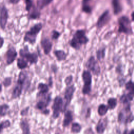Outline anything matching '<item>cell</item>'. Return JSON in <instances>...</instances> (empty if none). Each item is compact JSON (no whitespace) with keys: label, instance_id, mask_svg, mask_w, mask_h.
Instances as JSON below:
<instances>
[{"label":"cell","instance_id":"obj_25","mask_svg":"<svg viewBox=\"0 0 134 134\" xmlns=\"http://www.w3.org/2000/svg\"><path fill=\"white\" fill-rule=\"evenodd\" d=\"M17 66L18 69L23 70L28 66V62L23 58H18L17 59Z\"/></svg>","mask_w":134,"mask_h":134},{"label":"cell","instance_id":"obj_39","mask_svg":"<svg viewBox=\"0 0 134 134\" xmlns=\"http://www.w3.org/2000/svg\"><path fill=\"white\" fill-rule=\"evenodd\" d=\"M8 2L9 3H11L13 4H17L20 2V0H9Z\"/></svg>","mask_w":134,"mask_h":134},{"label":"cell","instance_id":"obj_1","mask_svg":"<svg viewBox=\"0 0 134 134\" xmlns=\"http://www.w3.org/2000/svg\"><path fill=\"white\" fill-rule=\"evenodd\" d=\"M31 79L29 73L26 71H20L18 75V79L12 93V98L16 99L19 98L22 94L23 91L26 92L30 88Z\"/></svg>","mask_w":134,"mask_h":134},{"label":"cell","instance_id":"obj_23","mask_svg":"<svg viewBox=\"0 0 134 134\" xmlns=\"http://www.w3.org/2000/svg\"><path fill=\"white\" fill-rule=\"evenodd\" d=\"M108 109L109 108L107 105L104 104H100L98 106L97 113L99 116H104L107 114Z\"/></svg>","mask_w":134,"mask_h":134},{"label":"cell","instance_id":"obj_15","mask_svg":"<svg viewBox=\"0 0 134 134\" xmlns=\"http://www.w3.org/2000/svg\"><path fill=\"white\" fill-rule=\"evenodd\" d=\"M107 124L108 120L107 118L99 119L95 127V130L97 134H103L107 128Z\"/></svg>","mask_w":134,"mask_h":134},{"label":"cell","instance_id":"obj_38","mask_svg":"<svg viewBox=\"0 0 134 134\" xmlns=\"http://www.w3.org/2000/svg\"><path fill=\"white\" fill-rule=\"evenodd\" d=\"M52 84H53L52 77L51 76H50L48 79V85L49 87H51L52 86Z\"/></svg>","mask_w":134,"mask_h":134},{"label":"cell","instance_id":"obj_41","mask_svg":"<svg viewBox=\"0 0 134 134\" xmlns=\"http://www.w3.org/2000/svg\"><path fill=\"white\" fill-rule=\"evenodd\" d=\"M42 113L43 114L45 115H49V113H50V110L48 109H47L44 110V111H43L42 112Z\"/></svg>","mask_w":134,"mask_h":134},{"label":"cell","instance_id":"obj_6","mask_svg":"<svg viewBox=\"0 0 134 134\" xmlns=\"http://www.w3.org/2000/svg\"><path fill=\"white\" fill-rule=\"evenodd\" d=\"M64 102L63 98L59 95H57L54 99L52 105V118L54 119H57L61 113H63Z\"/></svg>","mask_w":134,"mask_h":134},{"label":"cell","instance_id":"obj_17","mask_svg":"<svg viewBox=\"0 0 134 134\" xmlns=\"http://www.w3.org/2000/svg\"><path fill=\"white\" fill-rule=\"evenodd\" d=\"M49 85L44 83L40 82L38 84L37 89L38 90V92L37 94V96H44L47 95L49 88Z\"/></svg>","mask_w":134,"mask_h":134},{"label":"cell","instance_id":"obj_32","mask_svg":"<svg viewBox=\"0 0 134 134\" xmlns=\"http://www.w3.org/2000/svg\"><path fill=\"white\" fill-rule=\"evenodd\" d=\"M125 87L126 90L129 91V93H134V83L133 82L129 81L126 84Z\"/></svg>","mask_w":134,"mask_h":134},{"label":"cell","instance_id":"obj_2","mask_svg":"<svg viewBox=\"0 0 134 134\" xmlns=\"http://www.w3.org/2000/svg\"><path fill=\"white\" fill-rule=\"evenodd\" d=\"M89 41V39L86 35L85 30L83 29L76 30L73 35L69 44L72 48L79 50L81 46L85 44Z\"/></svg>","mask_w":134,"mask_h":134},{"label":"cell","instance_id":"obj_14","mask_svg":"<svg viewBox=\"0 0 134 134\" xmlns=\"http://www.w3.org/2000/svg\"><path fill=\"white\" fill-rule=\"evenodd\" d=\"M40 44L44 54H49L52 48V43L50 39L48 37L43 38L40 41Z\"/></svg>","mask_w":134,"mask_h":134},{"label":"cell","instance_id":"obj_20","mask_svg":"<svg viewBox=\"0 0 134 134\" xmlns=\"http://www.w3.org/2000/svg\"><path fill=\"white\" fill-rule=\"evenodd\" d=\"M29 12L28 18L29 19H36L39 18L41 15L39 9L35 5L33 6V7Z\"/></svg>","mask_w":134,"mask_h":134},{"label":"cell","instance_id":"obj_42","mask_svg":"<svg viewBox=\"0 0 134 134\" xmlns=\"http://www.w3.org/2000/svg\"><path fill=\"white\" fill-rule=\"evenodd\" d=\"M131 16H132V19L133 21H134V12H133L131 14Z\"/></svg>","mask_w":134,"mask_h":134},{"label":"cell","instance_id":"obj_4","mask_svg":"<svg viewBox=\"0 0 134 134\" xmlns=\"http://www.w3.org/2000/svg\"><path fill=\"white\" fill-rule=\"evenodd\" d=\"M19 54L21 58L25 59L30 64H36L38 61V55L35 52H31L29 50L27 45L24 46L23 48L19 50Z\"/></svg>","mask_w":134,"mask_h":134},{"label":"cell","instance_id":"obj_10","mask_svg":"<svg viewBox=\"0 0 134 134\" xmlns=\"http://www.w3.org/2000/svg\"><path fill=\"white\" fill-rule=\"evenodd\" d=\"M110 19V15L108 9L105 10L98 18L96 23L97 29H100L105 26Z\"/></svg>","mask_w":134,"mask_h":134},{"label":"cell","instance_id":"obj_19","mask_svg":"<svg viewBox=\"0 0 134 134\" xmlns=\"http://www.w3.org/2000/svg\"><path fill=\"white\" fill-rule=\"evenodd\" d=\"M53 54L55 57L57 61H62L66 60L67 57V53L61 49H57L53 51Z\"/></svg>","mask_w":134,"mask_h":134},{"label":"cell","instance_id":"obj_40","mask_svg":"<svg viewBox=\"0 0 134 134\" xmlns=\"http://www.w3.org/2000/svg\"><path fill=\"white\" fill-rule=\"evenodd\" d=\"M0 41H1V45H0V48H2L3 46V43L4 42V38L3 37H1L0 38Z\"/></svg>","mask_w":134,"mask_h":134},{"label":"cell","instance_id":"obj_8","mask_svg":"<svg viewBox=\"0 0 134 134\" xmlns=\"http://www.w3.org/2000/svg\"><path fill=\"white\" fill-rule=\"evenodd\" d=\"M75 90L76 87H75L74 84L71 85L66 87L64 93L63 113L66 110L67 107L70 104Z\"/></svg>","mask_w":134,"mask_h":134},{"label":"cell","instance_id":"obj_24","mask_svg":"<svg viewBox=\"0 0 134 134\" xmlns=\"http://www.w3.org/2000/svg\"><path fill=\"white\" fill-rule=\"evenodd\" d=\"M105 47H101L98 49L96 51V56L98 61H100L104 59L105 57Z\"/></svg>","mask_w":134,"mask_h":134},{"label":"cell","instance_id":"obj_35","mask_svg":"<svg viewBox=\"0 0 134 134\" xmlns=\"http://www.w3.org/2000/svg\"><path fill=\"white\" fill-rule=\"evenodd\" d=\"M73 77L72 75H69L65 77V78L64 79V82L67 86L71 85V83H72V81H73Z\"/></svg>","mask_w":134,"mask_h":134},{"label":"cell","instance_id":"obj_3","mask_svg":"<svg viewBox=\"0 0 134 134\" xmlns=\"http://www.w3.org/2000/svg\"><path fill=\"white\" fill-rule=\"evenodd\" d=\"M43 25L42 23H37L32 26L29 30L27 31L24 36V41L28 42L30 44H34L35 43L37 36L42 29Z\"/></svg>","mask_w":134,"mask_h":134},{"label":"cell","instance_id":"obj_37","mask_svg":"<svg viewBox=\"0 0 134 134\" xmlns=\"http://www.w3.org/2000/svg\"><path fill=\"white\" fill-rule=\"evenodd\" d=\"M51 70H52L54 73H55L57 72L58 68H57V65H56L55 64H51Z\"/></svg>","mask_w":134,"mask_h":134},{"label":"cell","instance_id":"obj_29","mask_svg":"<svg viewBox=\"0 0 134 134\" xmlns=\"http://www.w3.org/2000/svg\"><path fill=\"white\" fill-rule=\"evenodd\" d=\"M9 106L8 104L6 103H4L1 105L0 106V115L1 117H3L6 116V115L8 113V111L9 110Z\"/></svg>","mask_w":134,"mask_h":134},{"label":"cell","instance_id":"obj_26","mask_svg":"<svg viewBox=\"0 0 134 134\" xmlns=\"http://www.w3.org/2000/svg\"><path fill=\"white\" fill-rule=\"evenodd\" d=\"M52 2V0H38L36 1V6L39 9H42Z\"/></svg>","mask_w":134,"mask_h":134},{"label":"cell","instance_id":"obj_31","mask_svg":"<svg viewBox=\"0 0 134 134\" xmlns=\"http://www.w3.org/2000/svg\"><path fill=\"white\" fill-rule=\"evenodd\" d=\"M10 125H11L10 121L8 119H6L5 120H3V121H1V132H2V130L3 129L9 128L10 126Z\"/></svg>","mask_w":134,"mask_h":134},{"label":"cell","instance_id":"obj_9","mask_svg":"<svg viewBox=\"0 0 134 134\" xmlns=\"http://www.w3.org/2000/svg\"><path fill=\"white\" fill-rule=\"evenodd\" d=\"M119 32L130 34L131 32L130 22L129 18L126 16H122L118 19Z\"/></svg>","mask_w":134,"mask_h":134},{"label":"cell","instance_id":"obj_21","mask_svg":"<svg viewBox=\"0 0 134 134\" xmlns=\"http://www.w3.org/2000/svg\"><path fill=\"white\" fill-rule=\"evenodd\" d=\"M112 6L113 8V12L115 15L118 14L122 10V6L118 1L114 0L111 2Z\"/></svg>","mask_w":134,"mask_h":134},{"label":"cell","instance_id":"obj_7","mask_svg":"<svg viewBox=\"0 0 134 134\" xmlns=\"http://www.w3.org/2000/svg\"><path fill=\"white\" fill-rule=\"evenodd\" d=\"M85 66L94 75L98 76L100 73V66L94 55H91L88 58L85 63Z\"/></svg>","mask_w":134,"mask_h":134},{"label":"cell","instance_id":"obj_30","mask_svg":"<svg viewBox=\"0 0 134 134\" xmlns=\"http://www.w3.org/2000/svg\"><path fill=\"white\" fill-rule=\"evenodd\" d=\"M12 82V77L11 76H7L4 78L1 84H2V85L4 86V87L7 88L11 85Z\"/></svg>","mask_w":134,"mask_h":134},{"label":"cell","instance_id":"obj_18","mask_svg":"<svg viewBox=\"0 0 134 134\" xmlns=\"http://www.w3.org/2000/svg\"><path fill=\"white\" fill-rule=\"evenodd\" d=\"M19 127L22 134H30V125L26 119H22L19 122Z\"/></svg>","mask_w":134,"mask_h":134},{"label":"cell","instance_id":"obj_36","mask_svg":"<svg viewBox=\"0 0 134 134\" xmlns=\"http://www.w3.org/2000/svg\"><path fill=\"white\" fill-rule=\"evenodd\" d=\"M29 108H30V107H29V106H27L26 107L23 108V109L20 111V115H21V116H25L27 115L28 114V111H29Z\"/></svg>","mask_w":134,"mask_h":134},{"label":"cell","instance_id":"obj_28","mask_svg":"<svg viewBox=\"0 0 134 134\" xmlns=\"http://www.w3.org/2000/svg\"><path fill=\"white\" fill-rule=\"evenodd\" d=\"M117 100L116 98L110 97L107 100V106L108 107L109 109L113 110L117 106Z\"/></svg>","mask_w":134,"mask_h":134},{"label":"cell","instance_id":"obj_22","mask_svg":"<svg viewBox=\"0 0 134 134\" xmlns=\"http://www.w3.org/2000/svg\"><path fill=\"white\" fill-rule=\"evenodd\" d=\"M89 2L88 1H83L82 2V10L87 14H91L93 9Z\"/></svg>","mask_w":134,"mask_h":134},{"label":"cell","instance_id":"obj_11","mask_svg":"<svg viewBox=\"0 0 134 134\" xmlns=\"http://www.w3.org/2000/svg\"><path fill=\"white\" fill-rule=\"evenodd\" d=\"M8 18V10L4 4L1 5L0 8V25L2 30H4Z\"/></svg>","mask_w":134,"mask_h":134},{"label":"cell","instance_id":"obj_16","mask_svg":"<svg viewBox=\"0 0 134 134\" xmlns=\"http://www.w3.org/2000/svg\"><path fill=\"white\" fill-rule=\"evenodd\" d=\"M73 120L72 112L70 110H66L64 113V117L62 122V126L64 128L68 127Z\"/></svg>","mask_w":134,"mask_h":134},{"label":"cell","instance_id":"obj_5","mask_svg":"<svg viewBox=\"0 0 134 134\" xmlns=\"http://www.w3.org/2000/svg\"><path fill=\"white\" fill-rule=\"evenodd\" d=\"M82 78L84 84L82 89L83 95L89 94L92 91V75L91 72L88 70H84L82 73Z\"/></svg>","mask_w":134,"mask_h":134},{"label":"cell","instance_id":"obj_13","mask_svg":"<svg viewBox=\"0 0 134 134\" xmlns=\"http://www.w3.org/2000/svg\"><path fill=\"white\" fill-rule=\"evenodd\" d=\"M17 52L15 48L13 46L9 47L5 53V60L7 65L13 63L17 56Z\"/></svg>","mask_w":134,"mask_h":134},{"label":"cell","instance_id":"obj_12","mask_svg":"<svg viewBox=\"0 0 134 134\" xmlns=\"http://www.w3.org/2000/svg\"><path fill=\"white\" fill-rule=\"evenodd\" d=\"M43 97V98L37 102L35 105L36 108L41 111V112L47 109V108L51 100V94H48L47 95Z\"/></svg>","mask_w":134,"mask_h":134},{"label":"cell","instance_id":"obj_43","mask_svg":"<svg viewBox=\"0 0 134 134\" xmlns=\"http://www.w3.org/2000/svg\"><path fill=\"white\" fill-rule=\"evenodd\" d=\"M55 134H59V133H55Z\"/></svg>","mask_w":134,"mask_h":134},{"label":"cell","instance_id":"obj_34","mask_svg":"<svg viewBox=\"0 0 134 134\" xmlns=\"http://www.w3.org/2000/svg\"><path fill=\"white\" fill-rule=\"evenodd\" d=\"M25 10L27 12H29L31 9L34 6L33 1L31 0H26L25 1Z\"/></svg>","mask_w":134,"mask_h":134},{"label":"cell","instance_id":"obj_27","mask_svg":"<svg viewBox=\"0 0 134 134\" xmlns=\"http://www.w3.org/2000/svg\"><path fill=\"white\" fill-rule=\"evenodd\" d=\"M82 130V126L81 125L77 122H73L71 125V132L75 134H77L81 132Z\"/></svg>","mask_w":134,"mask_h":134},{"label":"cell","instance_id":"obj_33","mask_svg":"<svg viewBox=\"0 0 134 134\" xmlns=\"http://www.w3.org/2000/svg\"><path fill=\"white\" fill-rule=\"evenodd\" d=\"M61 35V33L60 31L55 29H53L51 31V39L53 40H57L60 37Z\"/></svg>","mask_w":134,"mask_h":134}]
</instances>
